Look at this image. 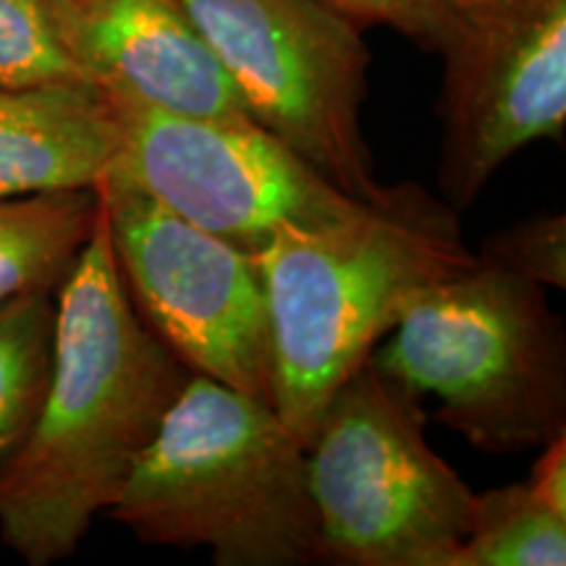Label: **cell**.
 I'll return each mask as SVG.
<instances>
[{
	"mask_svg": "<svg viewBox=\"0 0 566 566\" xmlns=\"http://www.w3.org/2000/svg\"><path fill=\"white\" fill-rule=\"evenodd\" d=\"M189 378L126 296L101 195L90 242L59 289L45 401L0 480V541L30 566L74 556Z\"/></svg>",
	"mask_w": 566,
	"mask_h": 566,
	"instance_id": "1",
	"label": "cell"
},
{
	"mask_svg": "<svg viewBox=\"0 0 566 566\" xmlns=\"http://www.w3.org/2000/svg\"><path fill=\"white\" fill-rule=\"evenodd\" d=\"M478 260L457 210L417 184L391 187L349 221L283 229L258 254L273 346V407L307 446L349 375L409 304Z\"/></svg>",
	"mask_w": 566,
	"mask_h": 566,
	"instance_id": "2",
	"label": "cell"
},
{
	"mask_svg": "<svg viewBox=\"0 0 566 566\" xmlns=\"http://www.w3.org/2000/svg\"><path fill=\"white\" fill-rule=\"evenodd\" d=\"M108 514L218 566L321 562L307 446L273 405L208 375L192 373Z\"/></svg>",
	"mask_w": 566,
	"mask_h": 566,
	"instance_id": "3",
	"label": "cell"
},
{
	"mask_svg": "<svg viewBox=\"0 0 566 566\" xmlns=\"http://www.w3.org/2000/svg\"><path fill=\"white\" fill-rule=\"evenodd\" d=\"M373 365L483 454L566 436V342L546 286L478 258L409 304Z\"/></svg>",
	"mask_w": 566,
	"mask_h": 566,
	"instance_id": "4",
	"label": "cell"
},
{
	"mask_svg": "<svg viewBox=\"0 0 566 566\" xmlns=\"http://www.w3.org/2000/svg\"><path fill=\"white\" fill-rule=\"evenodd\" d=\"M422 396L373 365L349 375L307 443L321 562L454 566L475 493L424 436Z\"/></svg>",
	"mask_w": 566,
	"mask_h": 566,
	"instance_id": "5",
	"label": "cell"
},
{
	"mask_svg": "<svg viewBox=\"0 0 566 566\" xmlns=\"http://www.w3.org/2000/svg\"><path fill=\"white\" fill-rule=\"evenodd\" d=\"M252 122L354 200L380 202L363 103V27L323 0H184Z\"/></svg>",
	"mask_w": 566,
	"mask_h": 566,
	"instance_id": "6",
	"label": "cell"
},
{
	"mask_svg": "<svg viewBox=\"0 0 566 566\" xmlns=\"http://www.w3.org/2000/svg\"><path fill=\"white\" fill-rule=\"evenodd\" d=\"M105 97L122 129L108 176L254 258L283 229H325L367 205L252 118L179 116L132 97Z\"/></svg>",
	"mask_w": 566,
	"mask_h": 566,
	"instance_id": "7",
	"label": "cell"
},
{
	"mask_svg": "<svg viewBox=\"0 0 566 566\" xmlns=\"http://www.w3.org/2000/svg\"><path fill=\"white\" fill-rule=\"evenodd\" d=\"M126 296L189 370L273 405V346L258 258L122 179L97 184Z\"/></svg>",
	"mask_w": 566,
	"mask_h": 566,
	"instance_id": "8",
	"label": "cell"
},
{
	"mask_svg": "<svg viewBox=\"0 0 566 566\" xmlns=\"http://www.w3.org/2000/svg\"><path fill=\"white\" fill-rule=\"evenodd\" d=\"M443 59V202L470 208L499 168L566 124V0H449Z\"/></svg>",
	"mask_w": 566,
	"mask_h": 566,
	"instance_id": "9",
	"label": "cell"
},
{
	"mask_svg": "<svg viewBox=\"0 0 566 566\" xmlns=\"http://www.w3.org/2000/svg\"><path fill=\"white\" fill-rule=\"evenodd\" d=\"M82 80L168 113L252 118L184 0H48Z\"/></svg>",
	"mask_w": 566,
	"mask_h": 566,
	"instance_id": "10",
	"label": "cell"
},
{
	"mask_svg": "<svg viewBox=\"0 0 566 566\" xmlns=\"http://www.w3.org/2000/svg\"><path fill=\"white\" fill-rule=\"evenodd\" d=\"M122 129L92 84L0 87V197L97 187Z\"/></svg>",
	"mask_w": 566,
	"mask_h": 566,
	"instance_id": "11",
	"label": "cell"
},
{
	"mask_svg": "<svg viewBox=\"0 0 566 566\" xmlns=\"http://www.w3.org/2000/svg\"><path fill=\"white\" fill-rule=\"evenodd\" d=\"M97 212V187L0 197V307L21 294L59 292Z\"/></svg>",
	"mask_w": 566,
	"mask_h": 566,
	"instance_id": "12",
	"label": "cell"
},
{
	"mask_svg": "<svg viewBox=\"0 0 566 566\" xmlns=\"http://www.w3.org/2000/svg\"><path fill=\"white\" fill-rule=\"evenodd\" d=\"M59 292H32L0 307V480L24 449L53 370Z\"/></svg>",
	"mask_w": 566,
	"mask_h": 566,
	"instance_id": "13",
	"label": "cell"
},
{
	"mask_svg": "<svg viewBox=\"0 0 566 566\" xmlns=\"http://www.w3.org/2000/svg\"><path fill=\"white\" fill-rule=\"evenodd\" d=\"M566 512L525 483L475 493V512L454 566H564Z\"/></svg>",
	"mask_w": 566,
	"mask_h": 566,
	"instance_id": "14",
	"label": "cell"
},
{
	"mask_svg": "<svg viewBox=\"0 0 566 566\" xmlns=\"http://www.w3.org/2000/svg\"><path fill=\"white\" fill-rule=\"evenodd\" d=\"M82 82L53 30L48 0H0V87Z\"/></svg>",
	"mask_w": 566,
	"mask_h": 566,
	"instance_id": "15",
	"label": "cell"
},
{
	"mask_svg": "<svg viewBox=\"0 0 566 566\" xmlns=\"http://www.w3.org/2000/svg\"><path fill=\"white\" fill-rule=\"evenodd\" d=\"M478 258L541 286H566V218L564 212L537 216L506 226L483 242Z\"/></svg>",
	"mask_w": 566,
	"mask_h": 566,
	"instance_id": "16",
	"label": "cell"
},
{
	"mask_svg": "<svg viewBox=\"0 0 566 566\" xmlns=\"http://www.w3.org/2000/svg\"><path fill=\"white\" fill-rule=\"evenodd\" d=\"M344 17L365 24H386L422 51L436 53L449 17V0H323Z\"/></svg>",
	"mask_w": 566,
	"mask_h": 566,
	"instance_id": "17",
	"label": "cell"
},
{
	"mask_svg": "<svg viewBox=\"0 0 566 566\" xmlns=\"http://www.w3.org/2000/svg\"><path fill=\"white\" fill-rule=\"evenodd\" d=\"M541 451L543 454L537 457L533 475L527 478V485L546 504L558 509V512H566V436L554 438Z\"/></svg>",
	"mask_w": 566,
	"mask_h": 566,
	"instance_id": "18",
	"label": "cell"
}]
</instances>
